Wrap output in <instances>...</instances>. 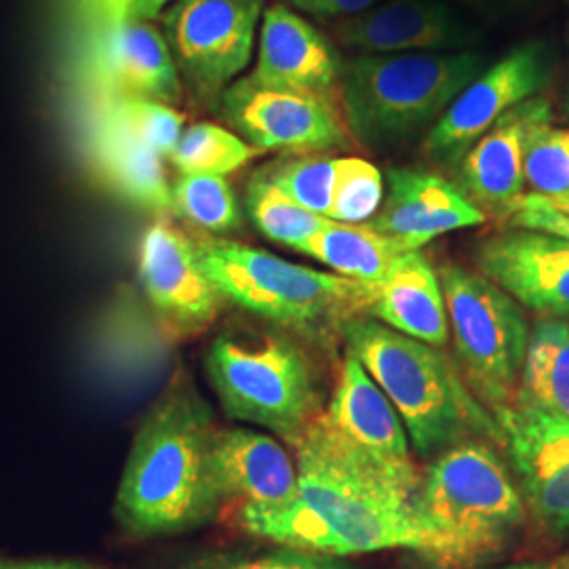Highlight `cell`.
<instances>
[{"label": "cell", "instance_id": "obj_1", "mask_svg": "<svg viewBox=\"0 0 569 569\" xmlns=\"http://www.w3.org/2000/svg\"><path fill=\"white\" fill-rule=\"evenodd\" d=\"M298 448V489L279 505H243L239 528L284 549L352 557L406 549L427 536L416 515L420 488L407 486L348 446L319 413Z\"/></svg>", "mask_w": 569, "mask_h": 569}, {"label": "cell", "instance_id": "obj_2", "mask_svg": "<svg viewBox=\"0 0 569 569\" xmlns=\"http://www.w3.org/2000/svg\"><path fill=\"white\" fill-rule=\"evenodd\" d=\"M211 411L180 371L143 418L122 470L114 519L133 540L176 536L218 517L224 498L211 465Z\"/></svg>", "mask_w": 569, "mask_h": 569}, {"label": "cell", "instance_id": "obj_3", "mask_svg": "<svg viewBox=\"0 0 569 569\" xmlns=\"http://www.w3.org/2000/svg\"><path fill=\"white\" fill-rule=\"evenodd\" d=\"M416 515L427 536L420 552L432 569H477L509 549L528 521L507 462L483 439L435 458L422 477Z\"/></svg>", "mask_w": 569, "mask_h": 569}, {"label": "cell", "instance_id": "obj_4", "mask_svg": "<svg viewBox=\"0 0 569 569\" xmlns=\"http://www.w3.org/2000/svg\"><path fill=\"white\" fill-rule=\"evenodd\" d=\"M342 333L348 350L401 416L420 456H439L475 439L502 441L496 416L479 406L435 346L363 317H350L342 323Z\"/></svg>", "mask_w": 569, "mask_h": 569}, {"label": "cell", "instance_id": "obj_5", "mask_svg": "<svg viewBox=\"0 0 569 569\" xmlns=\"http://www.w3.org/2000/svg\"><path fill=\"white\" fill-rule=\"evenodd\" d=\"M477 51L357 56L340 79V110L348 133L367 148L406 142L443 117L483 72Z\"/></svg>", "mask_w": 569, "mask_h": 569}, {"label": "cell", "instance_id": "obj_6", "mask_svg": "<svg viewBox=\"0 0 569 569\" xmlns=\"http://www.w3.org/2000/svg\"><path fill=\"white\" fill-rule=\"evenodd\" d=\"M197 247L222 298L272 323L306 331L327 321L345 323L352 312L366 310L367 284L228 239H203Z\"/></svg>", "mask_w": 569, "mask_h": 569}, {"label": "cell", "instance_id": "obj_7", "mask_svg": "<svg viewBox=\"0 0 569 569\" xmlns=\"http://www.w3.org/2000/svg\"><path fill=\"white\" fill-rule=\"evenodd\" d=\"M204 367L228 418L268 428L293 446L321 413L312 366L289 340L222 336L209 346Z\"/></svg>", "mask_w": 569, "mask_h": 569}, {"label": "cell", "instance_id": "obj_8", "mask_svg": "<svg viewBox=\"0 0 569 569\" xmlns=\"http://www.w3.org/2000/svg\"><path fill=\"white\" fill-rule=\"evenodd\" d=\"M458 361L470 390L489 407L510 406L521 378L529 329L521 305L481 272L446 264L439 272Z\"/></svg>", "mask_w": 569, "mask_h": 569}, {"label": "cell", "instance_id": "obj_9", "mask_svg": "<svg viewBox=\"0 0 569 569\" xmlns=\"http://www.w3.org/2000/svg\"><path fill=\"white\" fill-rule=\"evenodd\" d=\"M264 0H173L163 37L190 96L216 108L249 66Z\"/></svg>", "mask_w": 569, "mask_h": 569}, {"label": "cell", "instance_id": "obj_10", "mask_svg": "<svg viewBox=\"0 0 569 569\" xmlns=\"http://www.w3.org/2000/svg\"><path fill=\"white\" fill-rule=\"evenodd\" d=\"M70 77L74 91L93 106L124 98L171 106L182 98V79L163 30L150 21L121 23L79 37Z\"/></svg>", "mask_w": 569, "mask_h": 569}, {"label": "cell", "instance_id": "obj_11", "mask_svg": "<svg viewBox=\"0 0 569 569\" xmlns=\"http://www.w3.org/2000/svg\"><path fill=\"white\" fill-rule=\"evenodd\" d=\"M216 108L226 124L256 150L312 154L350 146L338 103L264 87L249 77L232 82Z\"/></svg>", "mask_w": 569, "mask_h": 569}, {"label": "cell", "instance_id": "obj_12", "mask_svg": "<svg viewBox=\"0 0 569 569\" xmlns=\"http://www.w3.org/2000/svg\"><path fill=\"white\" fill-rule=\"evenodd\" d=\"M549 79V51L542 42L512 49L470 82L432 124L425 143L428 157L437 163H460L479 138L512 108L536 98Z\"/></svg>", "mask_w": 569, "mask_h": 569}, {"label": "cell", "instance_id": "obj_13", "mask_svg": "<svg viewBox=\"0 0 569 569\" xmlns=\"http://www.w3.org/2000/svg\"><path fill=\"white\" fill-rule=\"evenodd\" d=\"M493 416L529 519L550 540L569 542V422L515 406Z\"/></svg>", "mask_w": 569, "mask_h": 569}, {"label": "cell", "instance_id": "obj_14", "mask_svg": "<svg viewBox=\"0 0 569 569\" xmlns=\"http://www.w3.org/2000/svg\"><path fill=\"white\" fill-rule=\"evenodd\" d=\"M140 281L154 312L182 338L203 333L224 300L204 270L197 243L163 220L143 232Z\"/></svg>", "mask_w": 569, "mask_h": 569}, {"label": "cell", "instance_id": "obj_15", "mask_svg": "<svg viewBox=\"0 0 569 569\" xmlns=\"http://www.w3.org/2000/svg\"><path fill=\"white\" fill-rule=\"evenodd\" d=\"M477 264L517 305L542 317H569L568 239L509 228L479 244Z\"/></svg>", "mask_w": 569, "mask_h": 569}, {"label": "cell", "instance_id": "obj_16", "mask_svg": "<svg viewBox=\"0 0 569 569\" xmlns=\"http://www.w3.org/2000/svg\"><path fill=\"white\" fill-rule=\"evenodd\" d=\"M342 66L333 42L291 7L264 9L251 81L340 106Z\"/></svg>", "mask_w": 569, "mask_h": 569}, {"label": "cell", "instance_id": "obj_17", "mask_svg": "<svg viewBox=\"0 0 569 569\" xmlns=\"http://www.w3.org/2000/svg\"><path fill=\"white\" fill-rule=\"evenodd\" d=\"M323 418L348 446L399 481L420 488L422 477L409 458L401 416L350 350H346L340 380Z\"/></svg>", "mask_w": 569, "mask_h": 569}, {"label": "cell", "instance_id": "obj_18", "mask_svg": "<svg viewBox=\"0 0 569 569\" xmlns=\"http://www.w3.org/2000/svg\"><path fill=\"white\" fill-rule=\"evenodd\" d=\"M336 41L359 56L467 51L475 34L439 0H390L366 13L331 21Z\"/></svg>", "mask_w": 569, "mask_h": 569}, {"label": "cell", "instance_id": "obj_19", "mask_svg": "<svg viewBox=\"0 0 569 569\" xmlns=\"http://www.w3.org/2000/svg\"><path fill=\"white\" fill-rule=\"evenodd\" d=\"M552 121V106L547 98H531L519 103L496 122L483 138L460 161V190L468 201L486 209L509 216L526 194L523 154L529 133Z\"/></svg>", "mask_w": 569, "mask_h": 569}, {"label": "cell", "instance_id": "obj_20", "mask_svg": "<svg viewBox=\"0 0 569 569\" xmlns=\"http://www.w3.org/2000/svg\"><path fill=\"white\" fill-rule=\"evenodd\" d=\"M387 180V199L369 226L411 251L441 234L486 222V213L437 173L390 169Z\"/></svg>", "mask_w": 569, "mask_h": 569}, {"label": "cell", "instance_id": "obj_21", "mask_svg": "<svg viewBox=\"0 0 569 569\" xmlns=\"http://www.w3.org/2000/svg\"><path fill=\"white\" fill-rule=\"evenodd\" d=\"M218 489L243 505H279L298 489V467L283 446L251 428H218L211 449Z\"/></svg>", "mask_w": 569, "mask_h": 569}, {"label": "cell", "instance_id": "obj_22", "mask_svg": "<svg viewBox=\"0 0 569 569\" xmlns=\"http://www.w3.org/2000/svg\"><path fill=\"white\" fill-rule=\"evenodd\" d=\"M367 289L366 310L382 326L435 348L448 342L446 296L420 249L403 253L380 283Z\"/></svg>", "mask_w": 569, "mask_h": 569}, {"label": "cell", "instance_id": "obj_23", "mask_svg": "<svg viewBox=\"0 0 569 569\" xmlns=\"http://www.w3.org/2000/svg\"><path fill=\"white\" fill-rule=\"evenodd\" d=\"M515 407L569 422V321L542 317L529 331Z\"/></svg>", "mask_w": 569, "mask_h": 569}, {"label": "cell", "instance_id": "obj_24", "mask_svg": "<svg viewBox=\"0 0 569 569\" xmlns=\"http://www.w3.org/2000/svg\"><path fill=\"white\" fill-rule=\"evenodd\" d=\"M89 150L103 176L127 199L152 211L171 209V188L164 178L161 154L150 146L110 129L102 122H89Z\"/></svg>", "mask_w": 569, "mask_h": 569}, {"label": "cell", "instance_id": "obj_25", "mask_svg": "<svg viewBox=\"0 0 569 569\" xmlns=\"http://www.w3.org/2000/svg\"><path fill=\"white\" fill-rule=\"evenodd\" d=\"M298 251L336 270L345 279L361 284H376L411 249L373 230L369 224L329 222Z\"/></svg>", "mask_w": 569, "mask_h": 569}, {"label": "cell", "instance_id": "obj_26", "mask_svg": "<svg viewBox=\"0 0 569 569\" xmlns=\"http://www.w3.org/2000/svg\"><path fill=\"white\" fill-rule=\"evenodd\" d=\"M244 204L251 222L268 241L296 251L331 222L291 201L277 183L270 182L264 169L256 171L247 183Z\"/></svg>", "mask_w": 569, "mask_h": 569}, {"label": "cell", "instance_id": "obj_27", "mask_svg": "<svg viewBox=\"0 0 569 569\" xmlns=\"http://www.w3.org/2000/svg\"><path fill=\"white\" fill-rule=\"evenodd\" d=\"M260 150L216 122L183 129L169 161L182 176H228L249 163Z\"/></svg>", "mask_w": 569, "mask_h": 569}, {"label": "cell", "instance_id": "obj_28", "mask_svg": "<svg viewBox=\"0 0 569 569\" xmlns=\"http://www.w3.org/2000/svg\"><path fill=\"white\" fill-rule=\"evenodd\" d=\"M91 121L102 122L150 146L161 157H171L183 131V117L178 110L169 103L142 98H124L93 106Z\"/></svg>", "mask_w": 569, "mask_h": 569}, {"label": "cell", "instance_id": "obj_29", "mask_svg": "<svg viewBox=\"0 0 569 569\" xmlns=\"http://www.w3.org/2000/svg\"><path fill=\"white\" fill-rule=\"evenodd\" d=\"M171 209L204 232L224 234L243 226V211L224 176H180L171 188Z\"/></svg>", "mask_w": 569, "mask_h": 569}, {"label": "cell", "instance_id": "obj_30", "mask_svg": "<svg viewBox=\"0 0 569 569\" xmlns=\"http://www.w3.org/2000/svg\"><path fill=\"white\" fill-rule=\"evenodd\" d=\"M264 173L291 201L329 220L338 176V159L319 154L284 157L277 163L266 164Z\"/></svg>", "mask_w": 569, "mask_h": 569}, {"label": "cell", "instance_id": "obj_31", "mask_svg": "<svg viewBox=\"0 0 569 569\" xmlns=\"http://www.w3.org/2000/svg\"><path fill=\"white\" fill-rule=\"evenodd\" d=\"M385 203V178L373 163L359 157L338 159L331 222L369 224Z\"/></svg>", "mask_w": 569, "mask_h": 569}, {"label": "cell", "instance_id": "obj_32", "mask_svg": "<svg viewBox=\"0 0 569 569\" xmlns=\"http://www.w3.org/2000/svg\"><path fill=\"white\" fill-rule=\"evenodd\" d=\"M523 176L533 194L561 199L569 194V129L552 121L529 133L523 154Z\"/></svg>", "mask_w": 569, "mask_h": 569}, {"label": "cell", "instance_id": "obj_33", "mask_svg": "<svg viewBox=\"0 0 569 569\" xmlns=\"http://www.w3.org/2000/svg\"><path fill=\"white\" fill-rule=\"evenodd\" d=\"M173 0H68L77 39L103 28L157 20Z\"/></svg>", "mask_w": 569, "mask_h": 569}, {"label": "cell", "instance_id": "obj_34", "mask_svg": "<svg viewBox=\"0 0 569 569\" xmlns=\"http://www.w3.org/2000/svg\"><path fill=\"white\" fill-rule=\"evenodd\" d=\"M510 228H528V230H540L550 232L557 237H563L569 241V216L550 207L542 197L538 194H526L515 209L507 216Z\"/></svg>", "mask_w": 569, "mask_h": 569}, {"label": "cell", "instance_id": "obj_35", "mask_svg": "<svg viewBox=\"0 0 569 569\" xmlns=\"http://www.w3.org/2000/svg\"><path fill=\"white\" fill-rule=\"evenodd\" d=\"M289 7L319 20H346L376 7L378 0H283Z\"/></svg>", "mask_w": 569, "mask_h": 569}, {"label": "cell", "instance_id": "obj_36", "mask_svg": "<svg viewBox=\"0 0 569 569\" xmlns=\"http://www.w3.org/2000/svg\"><path fill=\"white\" fill-rule=\"evenodd\" d=\"M173 569H272L270 552L266 555H237V552H213L190 559Z\"/></svg>", "mask_w": 569, "mask_h": 569}, {"label": "cell", "instance_id": "obj_37", "mask_svg": "<svg viewBox=\"0 0 569 569\" xmlns=\"http://www.w3.org/2000/svg\"><path fill=\"white\" fill-rule=\"evenodd\" d=\"M272 569H352L340 561V557H329L319 552L298 549L270 550Z\"/></svg>", "mask_w": 569, "mask_h": 569}, {"label": "cell", "instance_id": "obj_38", "mask_svg": "<svg viewBox=\"0 0 569 569\" xmlns=\"http://www.w3.org/2000/svg\"><path fill=\"white\" fill-rule=\"evenodd\" d=\"M0 569H100L93 563L79 561V559H16V557H0Z\"/></svg>", "mask_w": 569, "mask_h": 569}, {"label": "cell", "instance_id": "obj_39", "mask_svg": "<svg viewBox=\"0 0 569 569\" xmlns=\"http://www.w3.org/2000/svg\"><path fill=\"white\" fill-rule=\"evenodd\" d=\"M493 569H569V549L561 550V552L547 557V559L526 561V563H512V566Z\"/></svg>", "mask_w": 569, "mask_h": 569}, {"label": "cell", "instance_id": "obj_40", "mask_svg": "<svg viewBox=\"0 0 569 569\" xmlns=\"http://www.w3.org/2000/svg\"><path fill=\"white\" fill-rule=\"evenodd\" d=\"M550 207H555L557 211L561 213H568L569 216V194L568 197H561V199H545Z\"/></svg>", "mask_w": 569, "mask_h": 569}]
</instances>
